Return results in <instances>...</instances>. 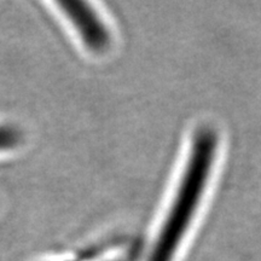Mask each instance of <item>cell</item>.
Instances as JSON below:
<instances>
[{
    "mask_svg": "<svg viewBox=\"0 0 261 261\" xmlns=\"http://www.w3.org/2000/svg\"><path fill=\"white\" fill-rule=\"evenodd\" d=\"M217 144V136L210 128H202L195 135L177 195L156 238L149 261L173 260L210 179Z\"/></svg>",
    "mask_w": 261,
    "mask_h": 261,
    "instance_id": "cell-1",
    "label": "cell"
},
{
    "mask_svg": "<svg viewBox=\"0 0 261 261\" xmlns=\"http://www.w3.org/2000/svg\"><path fill=\"white\" fill-rule=\"evenodd\" d=\"M56 5L90 50L94 52L106 50L110 41L109 33L97 12L87 3L58 0Z\"/></svg>",
    "mask_w": 261,
    "mask_h": 261,
    "instance_id": "cell-2",
    "label": "cell"
},
{
    "mask_svg": "<svg viewBox=\"0 0 261 261\" xmlns=\"http://www.w3.org/2000/svg\"><path fill=\"white\" fill-rule=\"evenodd\" d=\"M19 144V130L9 123H0V152H8Z\"/></svg>",
    "mask_w": 261,
    "mask_h": 261,
    "instance_id": "cell-3",
    "label": "cell"
}]
</instances>
